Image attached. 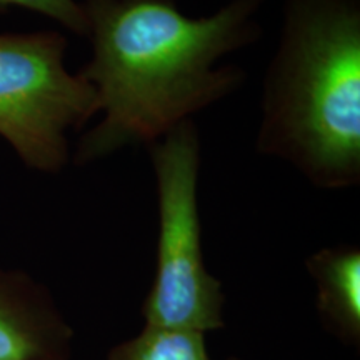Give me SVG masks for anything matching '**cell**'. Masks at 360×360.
Returning <instances> with one entry per match:
<instances>
[{
  "mask_svg": "<svg viewBox=\"0 0 360 360\" xmlns=\"http://www.w3.org/2000/svg\"><path fill=\"white\" fill-rule=\"evenodd\" d=\"M255 148L315 187L360 184V2L285 0Z\"/></svg>",
  "mask_w": 360,
  "mask_h": 360,
  "instance_id": "obj_2",
  "label": "cell"
},
{
  "mask_svg": "<svg viewBox=\"0 0 360 360\" xmlns=\"http://www.w3.org/2000/svg\"><path fill=\"white\" fill-rule=\"evenodd\" d=\"M159 200L154 282L143 302L146 326L205 334L224 327L222 283L202 254L200 137L193 120L148 146Z\"/></svg>",
  "mask_w": 360,
  "mask_h": 360,
  "instance_id": "obj_3",
  "label": "cell"
},
{
  "mask_svg": "<svg viewBox=\"0 0 360 360\" xmlns=\"http://www.w3.org/2000/svg\"><path fill=\"white\" fill-rule=\"evenodd\" d=\"M264 0H231L193 19L174 0H84L92 58L79 72L102 120L75 148V165L160 141L240 87L245 72L220 60L254 44Z\"/></svg>",
  "mask_w": 360,
  "mask_h": 360,
  "instance_id": "obj_1",
  "label": "cell"
},
{
  "mask_svg": "<svg viewBox=\"0 0 360 360\" xmlns=\"http://www.w3.org/2000/svg\"><path fill=\"white\" fill-rule=\"evenodd\" d=\"M72 337L42 283L0 267V360H69Z\"/></svg>",
  "mask_w": 360,
  "mask_h": 360,
  "instance_id": "obj_5",
  "label": "cell"
},
{
  "mask_svg": "<svg viewBox=\"0 0 360 360\" xmlns=\"http://www.w3.org/2000/svg\"><path fill=\"white\" fill-rule=\"evenodd\" d=\"M8 8H25V11L37 12L56 20L79 37L87 35V19L82 4L77 0H0V12H6Z\"/></svg>",
  "mask_w": 360,
  "mask_h": 360,
  "instance_id": "obj_8",
  "label": "cell"
},
{
  "mask_svg": "<svg viewBox=\"0 0 360 360\" xmlns=\"http://www.w3.org/2000/svg\"><path fill=\"white\" fill-rule=\"evenodd\" d=\"M57 30L0 32V137L29 169L57 174L69 164V130L97 114L96 90L65 67Z\"/></svg>",
  "mask_w": 360,
  "mask_h": 360,
  "instance_id": "obj_4",
  "label": "cell"
},
{
  "mask_svg": "<svg viewBox=\"0 0 360 360\" xmlns=\"http://www.w3.org/2000/svg\"><path fill=\"white\" fill-rule=\"evenodd\" d=\"M107 360H210L204 334L186 328H146L112 349Z\"/></svg>",
  "mask_w": 360,
  "mask_h": 360,
  "instance_id": "obj_7",
  "label": "cell"
},
{
  "mask_svg": "<svg viewBox=\"0 0 360 360\" xmlns=\"http://www.w3.org/2000/svg\"><path fill=\"white\" fill-rule=\"evenodd\" d=\"M317 283V307L340 339H360V252L357 247L323 249L307 260Z\"/></svg>",
  "mask_w": 360,
  "mask_h": 360,
  "instance_id": "obj_6",
  "label": "cell"
}]
</instances>
